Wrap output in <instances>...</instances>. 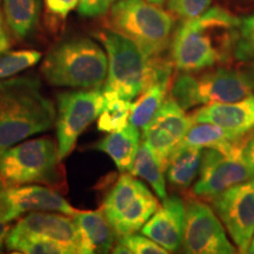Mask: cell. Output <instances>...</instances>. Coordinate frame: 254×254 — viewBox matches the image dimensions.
<instances>
[{
	"label": "cell",
	"instance_id": "cell-29",
	"mask_svg": "<svg viewBox=\"0 0 254 254\" xmlns=\"http://www.w3.org/2000/svg\"><path fill=\"white\" fill-rule=\"evenodd\" d=\"M234 59L243 63H249L254 59V13L240 18Z\"/></svg>",
	"mask_w": 254,
	"mask_h": 254
},
{
	"label": "cell",
	"instance_id": "cell-21",
	"mask_svg": "<svg viewBox=\"0 0 254 254\" xmlns=\"http://www.w3.org/2000/svg\"><path fill=\"white\" fill-rule=\"evenodd\" d=\"M40 12L41 0H4L5 21L17 39H25L33 33Z\"/></svg>",
	"mask_w": 254,
	"mask_h": 254
},
{
	"label": "cell",
	"instance_id": "cell-22",
	"mask_svg": "<svg viewBox=\"0 0 254 254\" xmlns=\"http://www.w3.org/2000/svg\"><path fill=\"white\" fill-rule=\"evenodd\" d=\"M131 174L142 178L147 182L157 193L159 199L165 200L167 198L166 180H165V170L159 164L153 151L144 140H141L139 150L136 152L135 159L133 161Z\"/></svg>",
	"mask_w": 254,
	"mask_h": 254
},
{
	"label": "cell",
	"instance_id": "cell-37",
	"mask_svg": "<svg viewBox=\"0 0 254 254\" xmlns=\"http://www.w3.org/2000/svg\"><path fill=\"white\" fill-rule=\"evenodd\" d=\"M147 1L152 2V4H154V5L161 6V5H164L165 2H166V0H147Z\"/></svg>",
	"mask_w": 254,
	"mask_h": 254
},
{
	"label": "cell",
	"instance_id": "cell-12",
	"mask_svg": "<svg viewBox=\"0 0 254 254\" xmlns=\"http://www.w3.org/2000/svg\"><path fill=\"white\" fill-rule=\"evenodd\" d=\"M240 253H247L254 236V178L208 196Z\"/></svg>",
	"mask_w": 254,
	"mask_h": 254
},
{
	"label": "cell",
	"instance_id": "cell-39",
	"mask_svg": "<svg viewBox=\"0 0 254 254\" xmlns=\"http://www.w3.org/2000/svg\"><path fill=\"white\" fill-rule=\"evenodd\" d=\"M250 1H253V0H250Z\"/></svg>",
	"mask_w": 254,
	"mask_h": 254
},
{
	"label": "cell",
	"instance_id": "cell-9",
	"mask_svg": "<svg viewBox=\"0 0 254 254\" xmlns=\"http://www.w3.org/2000/svg\"><path fill=\"white\" fill-rule=\"evenodd\" d=\"M245 135L202 150L199 178L193 187V194L208 198L254 178L241 155Z\"/></svg>",
	"mask_w": 254,
	"mask_h": 254
},
{
	"label": "cell",
	"instance_id": "cell-36",
	"mask_svg": "<svg viewBox=\"0 0 254 254\" xmlns=\"http://www.w3.org/2000/svg\"><path fill=\"white\" fill-rule=\"evenodd\" d=\"M245 69H246L247 74H249V77L251 79V82H252V85L254 87V59L251 60V64L249 66H247Z\"/></svg>",
	"mask_w": 254,
	"mask_h": 254
},
{
	"label": "cell",
	"instance_id": "cell-23",
	"mask_svg": "<svg viewBox=\"0 0 254 254\" xmlns=\"http://www.w3.org/2000/svg\"><path fill=\"white\" fill-rule=\"evenodd\" d=\"M170 85L171 81L167 80L155 81L146 88L140 94V98L133 103L129 123L138 128H145L166 99Z\"/></svg>",
	"mask_w": 254,
	"mask_h": 254
},
{
	"label": "cell",
	"instance_id": "cell-26",
	"mask_svg": "<svg viewBox=\"0 0 254 254\" xmlns=\"http://www.w3.org/2000/svg\"><path fill=\"white\" fill-rule=\"evenodd\" d=\"M5 245L11 251L25 254H68L65 247L55 241L13 230L9 231Z\"/></svg>",
	"mask_w": 254,
	"mask_h": 254
},
{
	"label": "cell",
	"instance_id": "cell-38",
	"mask_svg": "<svg viewBox=\"0 0 254 254\" xmlns=\"http://www.w3.org/2000/svg\"><path fill=\"white\" fill-rule=\"evenodd\" d=\"M247 253H253L254 254V236L252 238V240H251V244H250L249 250H247Z\"/></svg>",
	"mask_w": 254,
	"mask_h": 254
},
{
	"label": "cell",
	"instance_id": "cell-4",
	"mask_svg": "<svg viewBox=\"0 0 254 254\" xmlns=\"http://www.w3.org/2000/svg\"><path fill=\"white\" fill-rule=\"evenodd\" d=\"M53 139H32L0 152V183L2 185H43L67 190L66 171Z\"/></svg>",
	"mask_w": 254,
	"mask_h": 254
},
{
	"label": "cell",
	"instance_id": "cell-33",
	"mask_svg": "<svg viewBox=\"0 0 254 254\" xmlns=\"http://www.w3.org/2000/svg\"><path fill=\"white\" fill-rule=\"evenodd\" d=\"M6 186L0 183V251L9 234V222L7 220V201H6Z\"/></svg>",
	"mask_w": 254,
	"mask_h": 254
},
{
	"label": "cell",
	"instance_id": "cell-27",
	"mask_svg": "<svg viewBox=\"0 0 254 254\" xmlns=\"http://www.w3.org/2000/svg\"><path fill=\"white\" fill-rule=\"evenodd\" d=\"M41 53L34 50H20L0 53V79L11 78L40 62Z\"/></svg>",
	"mask_w": 254,
	"mask_h": 254
},
{
	"label": "cell",
	"instance_id": "cell-25",
	"mask_svg": "<svg viewBox=\"0 0 254 254\" xmlns=\"http://www.w3.org/2000/svg\"><path fill=\"white\" fill-rule=\"evenodd\" d=\"M104 97L105 105L98 117V129L107 133L118 131L128 124L133 103L112 94L104 93Z\"/></svg>",
	"mask_w": 254,
	"mask_h": 254
},
{
	"label": "cell",
	"instance_id": "cell-32",
	"mask_svg": "<svg viewBox=\"0 0 254 254\" xmlns=\"http://www.w3.org/2000/svg\"><path fill=\"white\" fill-rule=\"evenodd\" d=\"M45 2L50 13L65 19L73 9L78 7L79 0H45Z\"/></svg>",
	"mask_w": 254,
	"mask_h": 254
},
{
	"label": "cell",
	"instance_id": "cell-34",
	"mask_svg": "<svg viewBox=\"0 0 254 254\" xmlns=\"http://www.w3.org/2000/svg\"><path fill=\"white\" fill-rule=\"evenodd\" d=\"M241 155L254 177V129L247 133L244 138Z\"/></svg>",
	"mask_w": 254,
	"mask_h": 254
},
{
	"label": "cell",
	"instance_id": "cell-15",
	"mask_svg": "<svg viewBox=\"0 0 254 254\" xmlns=\"http://www.w3.org/2000/svg\"><path fill=\"white\" fill-rule=\"evenodd\" d=\"M184 226L185 201L180 196L172 195L163 200L161 206L142 226L141 233L168 253H174L182 246Z\"/></svg>",
	"mask_w": 254,
	"mask_h": 254
},
{
	"label": "cell",
	"instance_id": "cell-35",
	"mask_svg": "<svg viewBox=\"0 0 254 254\" xmlns=\"http://www.w3.org/2000/svg\"><path fill=\"white\" fill-rule=\"evenodd\" d=\"M9 37H8V27L5 21L4 13L0 9V53L5 52L9 49Z\"/></svg>",
	"mask_w": 254,
	"mask_h": 254
},
{
	"label": "cell",
	"instance_id": "cell-3",
	"mask_svg": "<svg viewBox=\"0 0 254 254\" xmlns=\"http://www.w3.org/2000/svg\"><path fill=\"white\" fill-rule=\"evenodd\" d=\"M40 69L53 86L100 90L109 73V59L106 51L90 38H73L51 50Z\"/></svg>",
	"mask_w": 254,
	"mask_h": 254
},
{
	"label": "cell",
	"instance_id": "cell-5",
	"mask_svg": "<svg viewBox=\"0 0 254 254\" xmlns=\"http://www.w3.org/2000/svg\"><path fill=\"white\" fill-rule=\"evenodd\" d=\"M176 17L147 0H117L106 13L105 26L135 44L147 58L170 49Z\"/></svg>",
	"mask_w": 254,
	"mask_h": 254
},
{
	"label": "cell",
	"instance_id": "cell-24",
	"mask_svg": "<svg viewBox=\"0 0 254 254\" xmlns=\"http://www.w3.org/2000/svg\"><path fill=\"white\" fill-rule=\"evenodd\" d=\"M240 134L213 123H193L184 136L183 142L194 147L208 148L236 140Z\"/></svg>",
	"mask_w": 254,
	"mask_h": 254
},
{
	"label": "cell",
	"instance_id": "cell-17",
	"mask_svg": "<svg viewBox=\"0 0 254 254\" xmlns=\"http://www.w3.org/2000/svg\"><path fill=\"white\" fill-rule=\"evenodd\" d=\"M190 117L193 123H213L245 135L254 129V93L234 103L204 105Z\"/></svg>",
	"mask_w": 254,
	"mask_h": 254
},
{
	"label": "cell",
	"instance_id": "cell-30",
	"mask_svg": "<svg viewBox=\"0 0 254 254\" xmlns=\"http://www.w3.org/2000/svg\"><path fill=\"white\" fill-rule=\"evenodd\" d=\"M213 0H168L167 8L174 17L189 20L207 11Z\"/></svg>",
	"mask_w": 254,
	"mask_h": 254
},
{
	"label": "cell",
	"instance_id": "cell-11",
	"mask_svg": "<svg viewBox=\"0 0 254 254\" xmlns=\"http://www.w3.org/2000/svg\"><path fill=\"white\" fill-rule=\"evenodd\" d=\"M183 251L190 254H233L237 247L228 240L225 227L213 208L202 200L185 201Z\"/></svg>",
	"mask_w": 254,
	"mask_h": 254
},
{
	"label": "cell",
	"instance_id": "cell-6",
	"mask_svg": "<svg viewBox=\"0 0 254 254\" xmlns=\"http://www.w3.org/2000/svg\"><path fill=\"white\" fill-rule=\"evenodd\" d=\"M253 93L246 69L228 65L180 72L170 90V97L185 111L215 103H234Z\"/></svg>",
	"mask_w": 254,
	"mask_h": 254
},
{
	"label": "cell",
	"instance_id": "cell-16",
	"mask_svg": "<svg viewBox=\"0 0 254 254\" xmlns=\"http://www.w3.org/2000/svg\"><path fill=\"white\" fill-rule=\"evenodd\" d=\"M13 231L55 241L65 247L68 254H80L78 230L71 215L32 212L15 225Z\"/></svg>",
	"mask_w": 254,
	"mask_h": 254
},
{
	"label": "cell",
	"instance_id": "cell-20",
	"mask_svg": "<svg viewBox=\"0 0 254 254\" xmlns=\"http://www.w3.org/2000/svg\"><path fill=\"white\" fill-rule=\"evenodd\" d=\"M201 148L182 142L171 154L165 170L168 183L178 189H189L199 173Z\"/></svg>",
	"mask_w": 254,
	"mask_h": 254
},
{
	"label": "cell",
	"instance_id": "cell-8",
	"mask_svg": "<svg viewBox=\"0 0 254 254\" xmlns=\"http://www.w3.org/2000/svg\"><path fill=\"white\" fill-rule=\"evenodd\" d=\"M158 207L157 196L129 173L119 177L101 209L119 238L140 231Z\"/></svg>",
	"mask_w": 254,
	"mask_h": 254
},
{
	"label": "cell",
	"instance_id": "cell-10",
	"mask_svg": "<svg viewBox=\"0 0 254 254\" xmlns=\"http://www.w3.org/2000/svg\"><path fill=\"white\" fill-rule=\"evenodd\" d=\"M105 97L100 90L62 92L57 95V146L59 158H67L81 133L100 116Z\"/></svg>",
	"mask_w": 254,
	"mask_h": 254
},
{
	"label": "cell",
	"instance_id": "cell-19",
	"mask_svg": "<svg viewBox=\"0 0 254 254\" xmlns=\"http://www.w3.org/2000/svg\"><path fill=\"white\" fill-rule=\"evenodd\" d=\"M140 142L139 128L129 123L118 131L111 132L93 147L109 155L120 172H126L131 171Z\"/></svg>",
	"mask_w": 254,
	"mask_h": 254
},
{
	"label": "cell",
	"instance_id": "cell-13",
	"mask_svg": "<svg viewBox=\"0 0 254 254\" xmlns=\"http://www.w3.org/2000/svg\"><path fill=\"white\" fill-rule=\"evenodd\" d=\"M192 124L193 120L186 111L168 97L150 124L142 128L141 139L150 146L164 170H166L171 154L182 144Z\"/></svg>",
	"mask_w": 254,
	"mask_h": 254
},
{
	"label": "cell",
	"instance_id": "cell-28",
	"mask_svg": "<svg viewBox=\"0 0 254 254\" xmlns=\"http://www.w3.org/2000/svg\"><path fill=\"white\" fill-rule=\"evenodd\" d=\"M112 252L116 254H167L164 247L142 234H128L119 237L114 244Z\"/></svg>",
	"mask_w": 254,
	"mask_h": 254
},
{
	"label": "cell",
	"instance_id": "cell-31",
	"mask_svg": "<svg viewBox=\"0 0 254 254\" xmlns=\"http://www.w3.org/2000/svg\"><path fill=\"white\" fill-rule=\"evenodd\" d=\"M117 0H79L78 12L84 17H99L106 14Z\"/></svg>",
	"mask_w": 254,
	"mask_h": 254
},
{
	"label": "cell",
	"instance_id": "cell-2",
	"mask_svg": "<svg viewBox=\"0 0 254 254\" xmlns=\"http://www.w3.org/2000/svg\"><path fill=\"white\" fill-rule=\"evenodd\" d=\"M57 109L39 79H0V152L55 126Z\"/></svg>",
	"mask_w": 254,
	"mask_h": 254
},
{
	"label": "cell",
	"instance_id": "cell-14",
	"mask_svg": "<svg viewBox=\"0 0 254 254\" xmlns=\"http://www.w3.org/2000/svg\"><path fill=\"white\" fill-rule=\"evenodd\" d=\"M6 201L8 222L32 212H59L71 217L78 212L58 190L43 185L6 186Z\"/></svg>",
	"mask_w": 254,
	"mask_h": 254
},
{
	"label": "cell",
	"instance_id": "cell-1",
	"mask_svg": "<svg viewBox=\"0 0 254 254\" xmlns=\"http://www.w3.org/2000/svg\"><path fill=\"white\" fill-rule=\"evenodd\" d=\"M239 26L240 18L219 5L184 20L171 39L173 66L180 72H198L228 65L234 59Z\"/></svg>",
	"mask_w": 254,
	"mask_h": 254
},
{
	"label": "cell",
	"instance_id": "cell-7",
	"mask_svg": "<svg viewBox=\"0 0 254 254\" xmlns=\"http://www.w3.org/2000/svg\"><path fill=\"white\" fill-rule=\"evenodd\" d=\"M109 59L103 92L132 100L157 81L155 58H147L133 41L111 30L97 33Z\"/></svg>",
	"mask_w": 254,
	"mask_h": 254
},
{
	"label": "cell",
	"instance_id": "cell-18",
	"mask_svg": "<svg viewBox=\"0 0 254 254\" xmlns=\"http://www.w3.org/2000/svg\"><path fill=\"white\" fill-rule=\"evenodd\" d=\"M73 219L78 230L80 254L112 252L118 237L103 209L78 211Z\"/></svg>",
	"mask_w": 254,
	"mask_h": 254
}]
</instances>
